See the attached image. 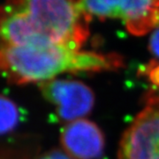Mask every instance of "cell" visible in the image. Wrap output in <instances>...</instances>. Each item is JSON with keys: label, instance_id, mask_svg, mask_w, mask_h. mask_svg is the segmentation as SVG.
<instances>
[{"label": "cell", "instance_id": "4", "mask_svg": "<svg viewBox=\"0 0 159 159\" xmlns=\"http://www.w3.org/2000/svg\"><path fill=\"white\" fill-rule=\"evenodd\" d=\"M118 159H159V90L147 94L144 107L120 140Z\"/></svg>", "mask_w": 159, "mask_h": 159}, {"label": "cell", "instance_id": "5", "mask_svg": "<svg viewBox=\"0 0 159 159\" xmlns=\"http://www.w3.org/2000/svg\"><path fill=\"white\" fill-rule=\"evenodd\" d=\"M39 85L46 100L56 105L61 120L69 123L82 119L94 107V92L81 81L52 79L41 82Z\"/></svg>", "mask_w": 159, "mask_h": 159}, {"label": "cell", "instance_id": "9", "mask_svg": "<svg viewBox=\"0 0 159 159\" xmlns=\"http://www.w3.org/2000/svg\"><path fill=\"white\" fill-rule=\"evenodd\" d=\"M147 74L154 85L159 87V64L157 61H152L146 69Z\"/></svg>", "mask_w": 159, "mask_h": 159}, {"label": "cell", "instance_id": "1", "mask_svg": "<svg viewBox=\"0 0 159 159\" xmlns=\"http://www.w3.org/2000/svg\"><path fill=\"white\" fill-rule=\"evenodd\" d=\"M77 0H4L0 48L63 45L80 50L89 34Z\"/></svg>", "mask_w": 159, "mask_h": 159}, {"label": "cell", "instance_id": "2", "mask_svg": "<svg viewBox=\"0 0 159 159\" xmlns=\"http://www.w3.org/2000/svg\"><path fill=\"white\" fill-rule=\"evenodd\" d=\"M124 66L118 54L74 50L67 46L0 48V74L10 83L24 85L55 79L66 72H100Z\"/></svg>", "mask_w": 159, "mask_h": 159}, {"label": "cell", "instance_id": "8", "mask_svg": "<svg viewBox=\"0 0 159 159\" xmlns=\"http://www.w3.org/2000/svg\"><path fill=\"white\" fill-rule=\"evenodd\" d=\"M148 49L154 57L159 59V29H157L150 35Z\"/></svg>", "mask_w": 159, "mask_h": 159}, {"label": "cell", "instance_id": "6", "mask_svg": "<svg viewBox=\"0 0 159 159\" xmlns=\"http://www.w3.org/2000/svg\"><path fill=\"white\" fill-rule=\"evenodd\" d=\"M60 142L72 159H97L104 148V137L99 126L84 119L69 122L61 131Z\"/></svg>", "mask_w": 159, "mask_h": 159}, {"label": "cell", "instance_id": "7", "mask_svg": "<svg viewBox=\"0 0 159 159\" xmlns=\"http://www.w3.org/2000/svg\"><path fill=\"white\" fill-rule=\"evenodd\" d=\"M19 110L10 98L0 95V135L13 130L19 122Z\"/></svg>", "mask_w": 159, "mask_h": 159}, {"label": "cell", "instance_id": "10", "mask_svg": "<svg viewBox=\"0 0 159 159\" xmlns=\"http://www.w3.org/2000/svg\"><path fill=\"white\" fill-rule=\"evenodd\" d=\"M38 159H72L66 152L59 149H51L42 155Z\"/></svg>", "mask_w": 159, "mask_h": 159}, {"label": "cell", "instance_id": "3", "mask_svg": "<svg viewBox=\"0 0 159 159\" xmlns=\"http://www.w3.org/2000/svg\"><path fill=\"white\" fill-rule=\"evenodd\" d=\"M86 17L121 19L133 35L159 29V0H77Z\"/></svg>", "mask_w": 159, "mask_h": 159}]
</instances>
